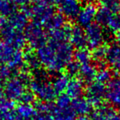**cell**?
Listing matches in <instances>:
<instances>
[{"label": "cell", "mask_w": 120, "mask_h": 120, "mask_svg": "<svg viewBox=\"0 0 120 120\" xmlns=\"http://www.w3.org/2000/svg\"><path fill=\"white\" fill-rule=\"evenodd\" d=\"M37 56L41 64L52 73H57L67 67L74 56L73 46L68 41L48 40L37 49Z\"/></svg>", "instance_id": "cell-1"}, {"label": "cell", "mask_w": 120, "mask_h": 120, "mask_svg": "<svg viewBox=\"0 0 120 120\" xmlns=\"http://www.w3.org/2000/svg\"><path fill=\"white\" fill-rule=\"evenodd\" d=\"M30 83L28 75L25 72L19 73L15 77L9 79L4 86L5 98L11 101L20 100L22 96L27 91L26 86Z\"/></svg>", "instance_id": "cell-2"}, {"label": "cell", "mask_w": 120, "mask_h": 120, "mask_svg": "<svg viewBox=\"0 0 120 120\" xmlns=\"http://www.w3.org/2000/svg\"><path fill=\"white\" fill-rule=\"evenodd\" d=\"M0 63L19 71L25 64L24 54L6 42L0 43Z\"/></svg>", "instance_id": "cell-3"}, {"label": "cell", "mask_w": 120, "mask_h": 120, "mask_svg": "<svg viewBox=\"0 0 120 120\" xmlns=\"http://www.w3.org/2000/svg\"><path fill=\"white\" fill-rule=\"evenodd\" d=\"M29 87L33 94L43 102H50L56 97L57 93L52 83L47 80L45 75H38L34 80H30Z\"/></svg>", "instance_id": "cell-4"}, {"label": "cell", "mask_w": 120, "mask_h": 120, "mask_svg": "<svg viewBox=\"0 0 120 120\" xmlns=\"http://www.w3.org/2000/svg\"><path fill=\"white\" fill-rule=\"evenodd\" d=\"M25 11L28 17H32L34 22L39 25H46L55 14L54 8L48 0H39L32 7L25 8Z\"/></svg>", "instance_id": "cell-5"}, {"label": "cell", "mask_w": 120, "mask_h": 120, "mask_svg": "<svg viewBox=\"0 0 120 120\" xmlns=\"http://www.w3.org/2000/svg\"><path fill=\"white\" fill-rule=\"evenodd\" d=\"M26 41L33 48H39L47 42L46 34L41 25L32 22L26 26L25 31Z\"/></svg>", "instance_id": "cell-6"}, {"label": "cell", "mask_w": 120, "mask_h": 120, "mask_svg": "<svg viewBox=\"0 0 120 120\" xmlns=\"http://www.w3.org/2000/svg\"><path fill=\"white\" fill-rule=\"evenodd\" d=\"M84 31L87 45L90 48L94 50L102 46L105 39V33L102 25L97 22H93L85 28Z\"/></svg>", "instance_id": "cell-7"}, {"label": "cell", "mask_w": 120, "mask_h": 120, "mask_svg": "<svg viewBox=\"0 0 120 120\" xmlns=\"http://www.w3.org/2000/svg\"><path fill=\"white\" fill-rule=\"evenodd\" d=\"M86 99L92 106H100L106 98V87L97 81L90 83L86 90Z\"/></svg>", "instance_id": "cell-8"}, {"label": "cell", "mask_w": 120, "mask_h": 120, "mask_svg": "<svg viewBox=\"0 0 120 120\" xmlns=\"http://www.w3.org/2000/svg\"><path fill=\"white\" fill-rule=\"evenodd\" d=\"M98 8L93 3H87L81 8L77 16V21L80 27H87L96 19Z\"/></svg>", "instance_id": "cell-9"}, {"label": "cell", "mask_w": 120, "mask_h": 120, "mask_svg": "<svg viewBox=\"0 0 120 120\" xmlns=\"http://www.w3.org/2000/svg\"><path fill=\"white\" fill-rule=\"evenodd\" d=\"M58 7L60 14L70 19L77 18L82 8L80 0H60Z\"/></svg>", "instance_id": "cell-10"}, {"label": "cell", "mask_w": 120, "mask_h": 120, "mask_svg": "<svg viewBox=\"0 0 120 120\" xmlns=\"http://www.w3.org/2000/svg\"><path fill=\"white\" fill-rule=\"evenodd\" d=\"M106 98L112 106L120 108V78L111 80L106 87Z\"/></svg>", "instance_id": "cell-11"}, {"label": "cell", "mask_w": 120, "mask_h": 120, "mask_svg": "<svg viewBox=\"0 0 120 120\" xmlns=\"http://www.w3.org/2000/svg\"><path fill=\"white\" fill-rule=\"evenodd\" d=\"M106 60L112 70L120 76V46L117 44L112 45L106 48Z\"/></svg>", "instance_id": "cell-12"}, {"label": "cell", "mask_w": 120, "mask_h": 120, "mask_svg": "<svg viewBox=\"0 0 120 120\" xmlns=\"http://www.w3.org/2000/svg\"><path fill=\"white\" fill-rule=\"evenodd\" d=\"M93 120H120V113L112 107L99 106L93 112Z\"/></svg>", "instance_id": "cell-13"}, {"label": "cell", "mask_w": 120, "mask_h": 120, "mask_svg": "<svg viewBox=\"0 0 120 120\" xmlns=\"http://www.w3.org/2000/svg\"><path fill=\"white\" fill-rule=\"evenodd\" d=\"M70 41L72 46L76 47L77 49L84 48V47L87 45L85 31L80 25L73 26L71 28Z\"/></svg>", "instance_id": "cell-14"}, {"label": "cell", "mask_w": 120, "mask_h": 120, "mask_svg": "<svg viewBox=\"0 0 120 120\" xmlns=\"http://www.w3.org/2000/svg\"><path fill=\"white\" fill-rule=\"evenodd\" d=\"M71 109L74 111L75 115H79L80 117L86 116L91 112L92 105L86 99L80 97L72 100Z\"/></svg>", "instance_id": "cell-15"}, {"label": "cell", "mask_w": 120, "mask_h": 120, "mask_svg": "<svg viewBox=\"0 0 120 120\" xmlns=\"http://www.w3.org/2000/svg\"><path fill=\"white\" fill-rule=\"evenodd\" d=\"M84 91L83 82L81 79L73 78L71 79L66 92V94L71 99H77L81 97Z\"/></svg>", "instance_id": "cell-16"}, {"label": "cell", "mask_w": 120, "mask_h": 120, "mask_svg": "<svg viewBox=\"0 0 120 120\" xmlns=\"http://www.w3.org/2000/svg\"><path fill=\"white\" fill-rule=\"evenodd\" d=\"M15 110L19 120H31L37 116L35 107L31 104L21 103Z\"/></svg>", "instance_id": "cell-17"}, {"label": "cell", "mask_w": 120, "mask_h": 120, "mask_svg": "<svg viewBox=\"0 0 120 120\" xmlns=\"http://www.w3.org/2000/svg\"><path fill=\"white\" fill-rule=\"evenodd\" d=\"M28 15L25 12L14 13L10 16L6 22L11 28L15 30L22 31L23 29L26 28L28 24Z\"/></svg>", "instance_id": "cell-18"}, {"label": "cell", "mask_w": 120, "mask_h": 120, "mask_svg": "<svg viewBox=\"0 0 120 120\" xmlns=\"http://www.w3.org/2000/svg\"><path fill=\"white\" fill-rule=\"evenodd\" d=\"M71 28L72 27L66 24L60 29L49 31V39L56 41H68L70 40Z\"/></svg>", "instance_id": "cell-19"}, {"label": "cell", "mask_w": 120, "mask_h": 120, "mask_svg": "<svg viewBox=\"0 0 120 120\" xmlns=\"http://www.w3.org/2000/svg\"><path fill=\"white\" fill-rule=\"evenodd\" d=\"M70 80L71 79L67 74H60L57 75L52 82V86L55 92L57 93H62L63 92L66 91Z\"/></svg>", "instance_id": "cell-20"}, {"label": "cell", "mask_w": 120, "mask_h": 120, "mask_svg": "<svg viewBox=\"0 0 120 120\" xmlns=\"http://www.w3.org/2000/svg\"><path fill=\"white\" fill-rule=\"evenodd\" d=\"M97 69L91 63L85 64L80 65L79 74L80 75L82 80L86 82H92L96 78Z\"/></svg>", "instance_id": "cell-21"}, {"label": "cell", "mask_w": 120, "mask_h": 120, "mask_svg": "<svg viewBox=\"0 0 120 120\" xmlns=\"http://www.w3.org/2000/svg\"><path fill=\"white\" fill-rule=\"evenodd\" d=\"M66 23V18L62 14L57 13L54 14V15L49 20V22L45 25V28L49 31H52L54 30H57L61 28H63Z\"/></svg>", "instance_id": "cell-22"}, {"label": "cell", "mask_w": 120, "mask_h": 120, "mask_svg": "<svg viewBox=\"0 0 120 120\" xmlns=\"http://www.w3.org/2000/svg\"><path fill=\"white\" fill-rule=\"evenodd\" d=\"M75 116L71 106L65 109H57L54 106V120H76Z\"/></svg>", "instance_id": "cell-23"}, {"label": "cell", "mask_w": 120, "mask_h": 120, "mask_svg": "<svg viewBox=\"0 0 120 120\" xmlns=\"http://www.w3.org/2000/svg\"><path fill=\"white\" fill-rule=\"evenodd\" d=\"M115 15L112 11L108 9L107 8L101 6L100 8H98L97 13H96V20L98 24L100 25H105L106 26L107 23L109 22L110 19Z\"/></svg>", "instance_id": "cell-24"}, {"label": "cell", "mask_w": 120, "mask_h": 120, "mask_svg": "<svg viewBox=\"0 0 120 120\" xmlns=\"http://www.w3.org/2000/svg\"><path fill=\"white\" fill-rule=\"evenodd\" d=\"M74 56L75 58V61H77L80 65L90 63L92 58V54H90V52L85 48L77 49L74 54Z\"/></svg>", "instance_id": "cell-25"}, {"label": "cell", "mask_w": 120, "mask_h": 120, "mask_svg": "<svg viewBox=\"0 0 120 120\" xmlns=\"http://www.w3.org/2000/svg\"><path fill=\"white\" fill-rule=\"evenodd\" d=\"M24 60L25 63L31 70L33 71L38 70L41 63L36 54H34L32 51H28L25 54H24Z\"/></svg>", "instance_id": "cell-26"}, {"label": "cell", "mask_w": 120, "mask_h": 120, "mask_svg": "<svg viewBox=\"0 0 120 120\" xmlns=\"http://www.w3.org/2000/svg\"><path fill=\"white\" fill-rule=\"evenodd\" d=\"M111 77H112V74L109 70L105 67H102L97 70L96 79V81L99 83L104 84L106 83H109L111 80Z\"/></svg>", "instance_id": "cell-27"}, {"label": "cell", "mask_w": 120, "mask_h": 120, "mask_svg": "<svg viewBox=\"0 0 120 120\" xmlns=\"http://www.w3.org/2000/svg\"><path fill=\"white\" fill-rule=\"evenodd\" d=\"M71 98H70L66 93H62L57 97L56 99V104L55 107L57 109H65V108H69L71 106Z\"/></svg>", "instance_id": "cell-28"}, {"label": "cell", "mask_w": 120, "mask_h": 120, "mask_svg": "<svg viewBox=\"0 0 120 120\" xmlns=\"http://www.w3.org/2000/svg\"><path fill=\"white\" fill-rule=\"evenodd\" d=\"M92 57L94 58L96 61L101 62L104 59H106V48L103 46L99 47V48L93 50Z\"/></svg>", "instance_id": "cell-29"}, {"label": "cell", "mask_w": 120, "mask_h": 120, "mask_svg": "<svg viewBox=\"0 0 120 120\" xmlns=\"http://www.w3.org/2000/svg\"><path fill=\"white\" fill-rule=\"evenodd\" d=\"M15 104L13 101H11L5 97L0 99V112H4V111L13 110Z\"/></svg>", "instance_id": "cell-30"}, {"label": "cell", "mask_w": 120, "mask_h": 120, "mask_svg": "<svg viewBox=\"0 0 120 120\" xmlns=\"http://www.w3.org/2000/svg\"><path fill=\"white\" fill-rule=\"evenodd\" d=\"M0 120H19L15 110L4 111L0 112Z\"/></svg>", "instance_id": "cell-31"}, {"label": "cell", "mask_w": 120, "mask_h": 120, "mask_svg": "<svg viewBox=\"0 0 120 120\" xmlns=\"http://www.w3.org/2000/svg\"><path fill=\"white\" fill-rule=\"evenodd\" d=\"M80 65L79 64L77 61H71L68 65L67 66V73H68V75H76L79 74V71H80Z\"/></svg>", "instance_id": "cell-32"}, {"label": "cell", "mask_w": 120, "mask_h": 120, "mask_svg": "<svg viewBox=\"0 0 120 120\" xmlns=\"http://www.w3.org/2000/svg\"><path fill=\"white\" fill-rule=\"evenodd\" d=\"M34 98L35 96L33 94V93L31 91H26L25 94L22 96V98L20 99V102L22 103H25V104H31L32 102L34 101Z\"/></svg>", "instance_id": "cell-33"}, {"label": "cell", "mask_w": 120, "mask_h": 120, "mask_svg": "<svg viewBox=\"0 0 120 120\" xmlns=\"http://www.w3.org/2000/svg\"><path fill=\"white\" fill-rule=\"evenodd\" d=\"M38 1H39V0H15V2H17L18 4L25 5V6H26V5L28 3H30V2H34V3H35Z\"/></svg>", "instance_id": "cell-34"}, {"label": "cell", "mask_w": 120, "mask_h": 120, "mask_svg": "<svg viewBox=\"0 0 120 120\" xmlns=\"http://www.w3.org/2000/svg\"><path fill=\"white\" fill-rule=\"evenodd\" d=\"M48 1L52 5H58V4H59V2H60V0H48Z\"/></svg>", "instance_id": "cell-35"}, {"label": "cell", "mask_w": 120, "mask_h": 120, "mask_svg": "<svg viewBox=\"0 0 120 120\" xmlns=\"http://www.w3.org/2000/svg\"><path fill=\"white\" fill-rule=\"evenodd\" d=\"M79 120H93L91 117H88V116H81Z\"/></svg>", "instance_id": "cell-36"}, {"label": "cell", "mask_w": 120, "mask_h": 120, "mask_svg": "<svg viewBox=\"0 0 120 120\" xmlns=\"http://www.w3.org/2000/svg\"><path fill=\"white\" fill-rule=\"evenodd\" d=\"M31 120H41V119H38V118L37 116H35V117H34V118L33 119H31Z\"/></svg>", "instance_id": "cell-37"}, {"label": "cell", "mask_w": 120, "mask_h": 120, "mask_svg": "<svg viewBox=\"0 0 120 120\" xmlns=\"http://www.w3.org/2000/svg\"><path fill=\"white\" fill-rule=\"evenodd\" d=\"M119 18H120V8H119Z\"/></svg>", "instance_id": "cell-38"}, {"label": "cell", "mask_w": 120, "mask_h": 120, "mask_svg": "<svg viewBox=\"0 0 120 120\" xmlns=\"http://www.w3.org/2000/svg\"><path fill=\"white\" fill-rule=\"evenodd\" d=\"M90 1H93V0H90Z\"/></svg>", "instance_id": "cell-39"}]
</instances>
